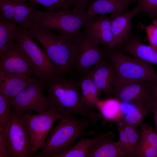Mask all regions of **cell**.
I'll use <instances>...</instances> for the list:
<instances>
[{
    "mask_svg": "<svg viewBox=\"0 0 157 157\" xmlns=\"http://www.w3.org/2000/svg\"><path fill=\"white\" fill-rule=\"evenodd\" d=\"M50 108L60 115L77 114L95 123L102 118L85 104L77 81L57 75L44 81Z\"/></svg>",
    "mask_w": 157,
    "mask_h": 157,
    "instance_id": "obj_1",
    "label": "cell"
},
{
    "mask_svg": "<svg viewBox=\"0 0 157 157\" xmlns=\"http://www.w3.org/2000/svg\"><path fill=\"white\" fill-rule=\"evenodd\" d=\"M61 115L37 157H56L69 149L78 138L95 133L86 130L90 124L88 119L77 118L71 114Z\"/></svg>",
    "mask_w": 157,
    "mask_h": 157,
    "instance_id": "obj_2",
    "label": "cell"
},
{
    "mask_svg": "<svg viewBox=\"0 0 157 157\" xmlns=\"http://www.w3.org/2000/svg\"><path fill=\"white\" fill-rule=\"evenodd\" d=\"M94 17L68 10H38L33 26L37 29L44 28L57 32L75 43L79 41L82 37V33L80 32L81 28Z\"/></svg>",
    "mask_w": 157,
    "mask_h": 157,
    "instance_id": "obj_3",
    "label": "cell"
},
{
    "mask_svg": "<svg viewBox=\"0 0 157 157\" xmlns=\"http://www.w3.org/2000/svg\"><path fill=\"white\" fill-rule=\"evenodd\" d=\"M26 31L31 39L43 47L59 75H71L69 59L73 42L70 39L64 35L55 34L46 29L34 28Z\"/></svg>",
    "mask_w": 157,
    "mask_h": 157,
    "instance_id": "obj_4",
    "label": "cell"
},
{
    "mask_svg": "<svg viewBox=\"0 0 157 157\" xmlns=\"http://www.w3.org/2000/svg\"><path fill=\"white\" fill-rule=\"evenodd\" d=\"M84 27L81 39L72 44L69 59L71 75L76 74L79 77L87 74L92 66L109 58L97 46L99 44L96 39Z\"/></svg>",
    "mask_w": 157,
    "mask_h": 157,
    "instance_id": "obj_5",
    "label": "cell"
},
{
    "mask_svg": "<svg viewBox=\"0 0 157 157\" xmlns=\"http://www.w3.org/2000/svg\"><path fill=\"white\" fill-rule=\"evenodd\" d=\"M101 49L113 64L120 78L149 81L157 78L152 63L104 46Z\"/></svg>",
    "mask_w": 157,
    "mask_h": 157,
    "instance_id": "obj_6",
    "label": "cell"
},
{
    "mask_svg": "<svg viewBox=\"0 0 157 157\" xmlns=\"http://www.w3.org/2000/svg\"><path fill=\"white\" fill-rule=\"evenodd\" d=\"M13 37L28 57L36 77L45 81L58 75L47 54L28 35L26 30L17 26Z\"/></svg>",
    "mask_w": 157,
    "mask_h": 157,
    "instance_id": "obj_7",
    "label": "cell"
},
{
    "mask_svg": "<svg viewBox=\"0 0 157 157\" xmlns=\"http://www.w3.org/2000/svg\"><path fill=\"white\" fill-rule=\"evenodd\" d=\"M26 112L19 113L12 110L7 135L8 148L10 157H33L30 134L24 117Z\"/></svg>",
    "mask_w": 157,
    "mask_h": 157,
    "instance_id": "obj_8",
    "label": "cell"
},
{
    "mask_svg": "<svg viewBox=\"0 0 157 157\" xmlns=\"http://www.w3.org/2000/svg\"><path fill=\"white\" fill-rule=\"evenodd\" d=\"M44 83L37 77L33 78L30 84L10 101L12 110L19 113L31 110L41 113L49 109L47 97L42 93Z\"/></svg>",
    "mask_w": 157,
    "mask_h": 157,
    "instance_id": "obj_9",
    "label": "cell"
},
{
    "mask_svg": "<svg viewBox=\"0 0 157 157\" xmlns=\"http://www.w3.org/2000/svg\"><path fill=\"white\" fill-rule=\"evenodd\" d=\"M61 115L52 108L36 114L26 112L24 117L30 134L33 157H37L39 150L44 146L46 138L54 123Z\"/></svg>",
    "mask_w": 157,
    "mask_h": 157,
    "instance_id": "obj_10",
    "label": "cell"
},
{
    "mask_svg": "<svg viewBox=\"0 0 157 157\" xmlns=\"http://www.w3.org/2000/svg\"><path fill=\"white\" fill-rule=\"evenodd\" d=\"M0 71L30 78L36 77L28 57L15 40L6 51L0 56Z\"/></svg>",
    "mask_w": 157,
    "mask_h": 157,
    "instance_id": "obj_11",
    "label": "cell"
},
{
    "mask_svg": "<svg viewBox=\"0 0 157 157\" xmlns=\"http://www.w3.org/2000/svg\"><path fill=\"white\" fill-rule=\"evenodd\" d=\"M88 74L99 93L103 92L108 98L111 97L119 78L111 60L108 58L99 62Z\"/></svg>",
    "mask_w": 157,
    "mask_h": 157,
    "instance_id": "obj_12",
    "label": "cell"
},
{
    "mask_svg": "<svg viewBox=\"0 0 157 157\" xmlns=\"http://www.w3.org/2000/svg\"><path fill=\"white\" fill-rule=\"evenodd\" d=\"M147 81L119 78L111 97L121 102L141 101L145 104Z\"/></svg>",
    "mask_w": 157,
    "mask_h": 157,
    "instance_id": "obj_13",
    "label": "cell"
},
{
    "mask_svg": "<svg viewBox=\"0 0 157 157\" xmlns=\"http://www.w3.org/2000/svg\"><path fill=\"white\" fill-rule=\"evenodd\" d=\"M112 19L104 15L93 17L84 26L93 35L99 44L114 50V36Z\"/></svg>",
    "mask_w": 157,
    "mask_h": 157,
    "instance_id": "obj_14",
    "label": "cell"
},
{
    "mask_svg": "<svg viewBox=\"0 0 157 157\" xmlns=\"http://www.w3.org/2000/svg\"><path fill=\"white\" fill-rule=\"evenodd\" d=\"M115 136L112 131L102 134L90 148L88 157H127L120 140H111Z\"/></svg>",
    "mask_w": 157,
    "mask_h": 157,
    "instance_id": "obj_15",
    "label": "cell"
},
{
    "mask_svg": "<svg viewBox=\"0 0 157 157\" xmlns=\"http://www.w3.org/2000/svg\"><path fill=\"white\" fill-rule=\"evenodd\" d=\"M139 31L131 34L129 39L121 46L119 50L157 66V46L142 43Z\"/></svg>",
    "mask_w": 157,
    "mask_h": 157,
    "instance_id": "obj_16",
    "label": "cell"
},
{
    "mask_svg": "<svg viewBox=\"0 0 157 157\" xmlns=\"http://www.w3.org/2000/svg\"><path fill=\"white\" fill-rule=\"evenodd\" d=\"M137 0H91L88 4L86 14L91 16L97 14L110 13L112 19L117 18L131 3Z\"/></svg>",
    "mask_w": 157,
    "mask_h": 157,
    "instance_id": "obj_17",
    "label": "cell"
},
{
    "mask_svg": "<svg viewBox=\"0 0 157 157\" xmlns=\"http://www.w3.org/2000/svg\"><path fill=\"white\" fill-rule=\"evenodd\" d=\"M139 13L135 6L130 11L121 14L112 19V27L114 36V50L119 49L130 38L131 35L132 19Z\"/></svg>",
    "mask_w": 157,
    "mask_h": 157,
    "instance_id": "obj_18",
    "label": "cell"
},
{
    "mask_svg": "<svg viewBox=\"0 0 157 157\" xmlns=\"http://www.w3.org/2000/svg\"><path fill=\"white\" fill-rule=\"evenodd\" d=\"M33 78L0 71V93L10 101L30 84Z\"/></svg>",
    "mask_w": 157,
    "mask_h": 157,
    "instance_id": "obj_19",
    "label": "cell"
},
{
    "mask_svg": "<svg viewBox=\"0 0 157 157\" xmlns=\"http://www.w3.org/2000/svg\"><path fill=\"white\" fill-rule=\"evenodd\" d=\"M121 108L122 117L117 121L135 128L141 125L148 114L144 104L141 101L121 102Z\"/></svg>",
    "mask_w": 157,
    "mask_h": 157,
    "instance_id": "obj_20",
    "label": "cell"
},
{
    "mask_svg": "<svg viewBox=\"0 0 157 157\" xmlns=\"http://www.w3.org/2000/svg\"><path fill=\"white\" fill-rule=\"evenodd\" d=\"M38 11L36 6L25 0H15V13L12 22L25 30L33 28Z\"/></svg>",
    "mask_w": 157,
    "mask_h": 157,
    "instance_id": "obj_21",
    "label": "cell"
},
{
    "mask_svg": "<svg viewBox=\"0 0 157 157\" xmlns=\"http://www.w3.org/2000/svg\"><path fill=\"white\" fill-rule=\"evenodd\" d=\"M95 107L103 118V124L109 122H116L121 117V101L116 98L109 97L104 99H99L96 103Z\"/></svg>",
    "mask_w": 157,
    "mask_h": 157,
    "instance_id": "obj_22",
    "label": "cell"
},
{
    "mask_svg": "<svg viewBox=\"0 0 157 157\" xmlns=\"http://www.w3.org/2000/svg\"><path fill=\"white\" fill-rule=\"evenodd\" d=\"M84 102L87 107L93 108L95 107L99 92L88 73L79 77L77 81Z\"/></svg>",
    "mask_w": 157,
    "mask_h": 157,
    "instance_id": "obj_23",
    "label": "cell"
},
{
    "mask_svg": "<svg viewBox=\"0 0 157 157\" xmlns=\"http://www.w3.org/2000/svg\"><path fill=\"white\" fill-rule=\"evenodd\" d=\"M102 136V134L92 139L82 137L75 145L56 157H88L90 148Z\"/></svg>",
    "mask_w": 157,
    "mask_h": 157,
    "instance_id": "obj_24",
    "label": "cell"
},
{
    "mask_svg": "<svg viewBox=\"0 0 157 157\" xmlns=\"http://www.w3.org/2000/svg\"><path fill=\"white\" fill-rule=\"evenodd\" d=\"M17 27L15 23L0 18V56L14 41L13 35Z\"/></svg>",
    "mask_w": 157,
    "mask_h": 157,
    "instance_id": "obj_25",
    "label": "cell"
},
{
    "mask_svg": "<svg viewBox=\"0 0 157 157\" xmlns=\"http://www.w3.org/2000/svg\"><path fill=\"white\" fill-rule=\"evenodd\" d=\"M36 6L40 5L44 6L47 10L54 11L58 9L69 10L74 6L73 0H25Z\"/></svg>",
    "mask_w": 157,
    "mask_h": 157,
    "instance_id": "obj_26",
    "label": "cell"
},
{
    "mask_svg": "<svg viewBox=\"0 0 157 157\" xmlns=\"http://www.w3.org/2000/svg\"><path fill=\"white\" fill-rule=\"evenodd\" d=\"M10 101L0 93V128L8 131L11 118Z\"/></svg>",
    "mask_w": 157,
    "mask_h": 157,
    "instance_id": "obj_27",
    "label": "cell"
},
{
    "mask_svg": "<svg viewBox=\"0 0 157 157\" xmlns=\"http://www.w3.org/2000/svg\"><path fill=\"white\" fill-rule=\"evenodd\" d=\"M145 106L148 114L157 109V78L147 81Z\"/></svg>",
    "mask_w": 157,
    "mask_h": 157,
    "instance_id": "obj_28",
    "label": "cell"
},
{
    "mask_svg": "<svg viewBox=\"0 0 157 157\" xmlns=\"http://www.w3.org/2000/svg\"><path fill=\"white\" fill-rule=\"evenodd\" d=\"M140 130L139 143L149 145L157 150V133L153 131L151 127L146 123L141 125Z\"/></svg>",
    "mask_w": 157,
    "mask_h": 157,
    "instance_id": "obj_29",
    "label": "cell"
},
{
    "mask_svg": "<svg viewBox=\"0 0 157 157\" xmlns=\"http://www.w3.org/2000/svg\"><path fill=\"white\" fill-rule=\"evenodd\" d=\"M117 122H119L122 125L129 141L132 157H135V151L140 137V130L139 131L137 128L119 121Z\"/></svg>",
    "mask_w": 157,
    "mask_h": 157,
    "instance_id": "obj_30",
    "label": "cell"
},
{
    "mask_svg": "<svg viewBox=\"0 0 157 157\" xmlns=\"http://www.w3.org/2000/svg\"><path fill=\"white\" fill-rule=\"evenodd\" d=\"M139 13H145L152 19L157 18V0H137Z\"/></svg>",
    "mask_w": 157,
    "mask_h": 157,
    "instance_id": "obj_31",
    "label": "cell"
},
{
    "mask_svg": "<svg viewBox=\"0 0 157 157\" xmlns=\"http://www.w3.org/2000/svg\"><path fill=\"white\" fill-rule=\"evenodd\" d=\"M135 155V157H157V150L149 145L139 143Z\"/></svg>",
    "mask_w": 157,
    "mask_h": 157,
    "instance_id": "obj_32",
    "label": "cell"
},
{
    "mask_svg": "<svg viewBox=\"0 0 157 157\" xmlns=\"http://www.w3.org/2000/svg\"><path fill=\"white\" fill-rule=\"evenodd\" d=\"M8 131L0 128V157H10L7 143Z\"/></svg>",
    "mask_w": 157,
    "mask_h": 157,
    "instance_id": "obj_33",
    "label": "cell"
},
{
    "mask_svg": "<svg viewBox=\"0 0 157 157\" xmlns=\"http://www.w3.org/2000/svg\"><path fill=\"white\" fill-rule=\"evenodd\" d=\"M119 134V140L127 157H132L129 141L121 124L116 123Z\"/></svg>",
    "mask_w": 157,
    "mask_h": 157,
    "instance_id": "obj_34",
    "label": "cell"
},
{
    "mask_svg": "<svg viewBox=\"0 0 157 157\" xmlns=\"http://www.w3.org/2000/svg\"><path fill=\"white\" fill-rule=\"evenodd\" d=\"M149 44L157 46V28L153 24L144 27Z\"/></svg>",
    "mask_w": 157,
    "mask_h": 157,
    "instance_id": "obj_35",
    "label": "cell"
},
{
    "mask_svg": "<svg viewBox=\"0 0 157 157\" xmlns=\"http://www.w3.org/2000/svg\"><path fill=\"white\" fill-rule=\"evenodd\" d=\"M73 0L74 5L72 11L79 14H86L87 8L88 5V3L91 0Z\"/></svg>",
    "mask_w": 157,
    "mask_h": 157,
    "instance_id": "obj_36",
    "label": "cell"
},
{
    "mask_svg": "<svg viewBox=\"0 0 157 157\" xmlns=\"http://www.w3.org/2000/svg\"><path fill=\"white\" fill-rule=\"evenodd\" d=\"M153 113L154 114V119L157 131V109L155 110Z\"/></svg>",
    "mask_w": 157,
    "mask_h": 157,
    "instance_id": "obj_37",
    "label": "cell"
},
{
    "mask_svg": "<svg viewBox=\"0 0 157 157\" xmlns=\"http://www.w3.org/2000/svg\"><path fill=\"white\" fill-rule=\"evenodd\" d=\"M152 24L155 25L157 28V18L154 19Z\"/></svg>",
    "mask_w": 157,
    "mask_h": 157,
    "instance_id": "obj_38",
    "label": "cell"
}]
</instances>
